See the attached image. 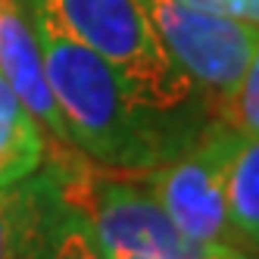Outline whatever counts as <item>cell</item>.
Wrapping results in <instances>:
<instances>
[{"instance_id": "4", "label": "cell", "mask_w": 259, "mask_h": 259, "mask_svg": "<svg viewBox=\"0 0 259 259\" xmlns=\"http://www.w3.org/2000/svg\"><path fill=\"white\" fill-rule=\"evenodd\" d=\"M240 141L234 125L212 116L184 153L144 172L175 228L194 244L237 250L228 222V172Z\"/></svg>"}, {"instance_id": "6", "label": "cell", "mask_w": 259, "mask_h": 259, "mask_svg": "<svg viewBox=\"0 0 259 259\" xmlns=\"http://www.w3.org/2000/svg\"><path fill=\"white\" fill-rule=\"evenodd\" d=\"M0 75L7 78L13 94L28 109V116L41 125L53 162L78 159L81 153L69 138V128L47 81L34 22H28L19 0H0Z\"/></svg>"}, {"instance_id": "12", "label": "cell", "mask_w": 259, "mask_h": 259, "mask_svg": "<svg viewBox=\"0 0 259 259\" xmlns=\"http://www.w3.org/2000/svg\"><path fill=\"white\" fill-rule=\"evenodd\" d=\"M200 7H209V10H219L225 16H234L240 22H250L259 28V0H194Z\"/></svg>"}, {"instance_id": "8", "label": "cell", "mask_w": 259, "mask_h": 259, "mask_svg": "<svg viewBox=\"0 0 259 259\" xmlns=\"http://www.w3.org/2000/svg\"><path fill=\"white\" fill-rule=\"evenodd\" d=\"M47 153L50 144L41 125L28 116V109L0 75V184L38 172Z\"/></svg>"}, {"instance_id": "1", "label": "cell", "mask_w": 259, "mask_h": 259, "mask_svg": "<svg viewBox=\"0 0 259 259\" xmlns=\"http://www.w3.org/2000/svg\"><path fill=\"white\" fill-rule=\"evenodd\" d=\"M44 72L75 150L109 172H150L184 153L203 125L156 116L125 94L119 75L91 47L31 13Z\"/></svg>"}, {"instance_id": "3", "label": "cell", "mask_w": 259, "mask_h": 259, "mask_svg": "<svg viewBox=\"0 0 259 259\" xmlns=\"http://www.w3.org/2000/svg\"><path fill=\"white\" fill-rule=\"evenodd\" d=\"M57 165L63 197L84 212L106 259H215L219 247L194 244L175 228L144 172H109L84 156Z\"/></svg>"}, {"instance_id": "5", "label": "cell", "mask_w": 259, "mask_h": 259, "mask_svg": "<svg viewBox=\"0 0 259 259\" xmlns=\"http://www.w3.org/2000/svg\"><path fill=\"white\" fill-rule=\"evenodd\" d=\"M144 7L172 60L219 116L259 47V28L194 0H144Z\"/></svg>"}, {"instance_id": "10", "label": "cell", "mask_w": 259, "mask_h": 259, "mask_svg": "<svg viewBox=\"0 0 259 259\" xmlns=\"http://www.w3.org/2000/svg\"><path fill=\"white\" fill-rule=\"evenodd\" d=\"M44 259H106L91 222L66 197H63V209H60L57 225H53Z\"/></svg>"}, {"instance_id": "13", "label": "cell", "mask_w": 259, "mask_h": 259, "mask_svg": "<svg viewBox=\"0 0 259 259\" xmlns=\"http://www.w3.org/2000/svg\"><path fill=\"white\" fill-rule=\"evenodd\" d=\"M219 259H259V256H253V253H244V250L222 247V250H219Z\"/></svg>"}, {"instance_id": "2", "label": "cell", "mask_w": 259, "mask_h": 259, "mask_svg": "<svg viewBox=\"0 0 259 259\" xmlns=\"http://www.w3.org/2000/svg\"><path fill=\"white\" fill-rule=\"evenodd\" d=\"M69 38L91 47L119 75L125 94L156 116L203 125L212 113L147 16L144 0H31Z\"/></svg>"}, {"instance_id": "9", "label": "cell", "mask_w": 259, "mask_h": 259, "mask_svg": "<svg viewBox=\"0 0 259 259\" xmlns=\"http://www.w3.org/2000/svg\"><path fill=\"white\" fill-rule=\"evenodd\" d=\"M228 222L237 250L259 256V135H244L228 172Z\"/></svg>"}, {"instance_id": "7", "label": "cell", "mask_w": 259, "mask_h": 259, "mask_svg": "<svg viewBox=\"0 0 259 259\" xmlns=\"http://www.w3.org/2000/svg\"><path fill=\"white\" fill-rule=\"evenodd\" d=\"M63 209L60 165L0 184V259H44Z\"/></svg>"}, {"instance_id": "11", "label": "cell", "mask_w": 259, "mask_h": 259, "mask_svg": "<svg viewBox=\"0 0 259 259\" xmlns=\"http://www.w3.org/2000/svg\"><path fill=\"white\" fill-rule=\"evenodd\" d=\"M219 119L234 125L240 135H259V47H256L244 78H240V84L234 91V97L219 113Z\"/></svg>"}]
</instances>
